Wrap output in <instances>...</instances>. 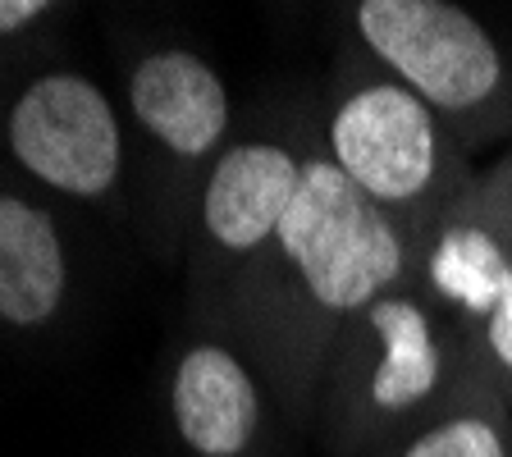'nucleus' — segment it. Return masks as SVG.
I'll use <instances>...</instances> for the list:
<instances>
[{
	"mask_svg": "<svg viewBox=\"0 0 512 457\" xmlns=\"http://www.w3.org/2000/svg\"><path fill=\"white\" fill-rule=\"evenodd\" d=\"M412 266L416 247L407 234L334 170L316 133L288 220L238 279L220 320L247 343L279 407L293 421H311L339 330L380 293L407 284Z\"/></svg>",
	"mask_w": 512,
	"mask_h": 457,
	"instance_id": "nucleus-1",
	"label": "nucleus"
},
{
	"mask_svg": "<svg viewBox=\"0 0 512 457\" xmlns=\"http://www.w3.org/2000/svg\"><path fill=\"white\" fill-rule=\"evenodd\" d=\"M471 366L453 325L407 279L334 339L316 389V430L334 457H380L407 439Z\"/></svg>",
	"mask_w": 512,
	"mask_h": 457,
	"instance_id": "nucleus-2",
	"label": "nucleus"
},
{
	"mask_svg": "<svg viewBox=\"0 0 512 457\" xmlns=\"http://www.w3.org/2000/svg\"><path fill=\"white\" fill-rule=\"evenodd\" d=\"M320 147L412 247L426 243L439 215L476 179L471 151L444 119L366 55L343 60L320 115Z\"/></svg>",
	"mask_w": 512,
	"mask_h": 457,
	"instance_id": "nucleus-3",
	"label": "nucleus"
},
{
	"mask_svg": "<svg viewBox=\"0 0 512 457\" xmlns=\"http://www.w3.org/2000/svg\"><path fill=\"white\" fill-rule=\"evenodd\" d=\"M348 23L357 51L426 101L471 156L503 138L512 147V51L471 10L448 0H362Z\"/></svg>",
	"mask_w": 512,
	"mask_h": 457,
	"instance_id": "nucleus-4",
	"label": "nucleus"
},
{
	"mask_svg": "<svg viewBox=\"0 0 512 457\" xmlns=\"http://www.w3.org/2000/svg\"><path fill=\"white\" fill-rule=\"evenodd\" d=\"M412 284L512 407V151L476 170L416 247Z\"/></svg>",
	"mask_w": 512,
	"mask_h": 457,
	"instance_id": "nucleus-5",
	"label": "nucleus"
},
{
	"mask_svg": "<svg viewBox=\"0 0 512 457\" xmlns=\"http://www.w3.org/2000/svg\"><path fill=\"white\" fill-rule=\"evenodd\" d=\"M0 138L32 183L83 206H119L124 197V115L83 69L55 64L10 96Z\"/></svg>",
	"mask_w": 512,
	"mask_h": 457,
	"instance_id": "nucleus-6",
	"label": "nucleus"
},
{
	"mask_svg": "<svg viewBox=\"0 0 512 457\" xmlns=\"http://www.w3.org/2000/svg\"><path fill=\"white\" fill-rule=\"evenodd\" d=\"M316 133L320 128L247 133L229 142L215 170L206 174L197 211H192V275L215 302V316L224 311L238 279L266 256L279 224L288 220Z\"/></svg>",
	"mask_w": 512,
	"mask_h": 457,
	"instance_id": "nucleus-7",
	"label": "nucleus"
},
{
	"mask_svg": "<svg viewBox=\"0 0 512 457\" xmlns=\"http://www.w3.org/2000/svg\"><path fill=\"white\" fill-rule=\"evenodd\" d=\"M124 106L138 142L197 211V192L229 147L234 101L220 69L192 46H147L128 60Z\"/></svg>",
	"mask_w": 512,
	"mask_h": 457,
	"instance_id": "nucleus-8",
	"label": "nucleus"
},
{
	"mask_svg": "<svg viewBox=\"0 0 512 457\" xmlns=\"http://www.w3.org/2000/svg\"><path fill=\"white\" fill-rule=\"evenodd\" d=\"M170 421L192 457H247L266 426V380L229 334L192 339L170 371Z\"/></svg>",
	"mask_w": 512,
	"mask_h": 457,
	"instance_id": "nucleus-9",
	"label": "nucleus"
},
{
	"mask_svg": "<svg viewBox=\"0 0 512 457\" xmlns=\"http://www.w3.org/2000/svg\"><path fill=\"white\" fill-rule=\"evenodd\" d=\"M69 247L37 197L0 183V330L46 334L69 302Z\"/></svg>",
	"mask_w": 512,
	"mask_h": 457,
	"instance_id": "nucleus-10",
	"label": "nucleus"
},
{
	"mask_svg": "<svg viewBox=\"0 0 512 457\" xmlns=\"http://www.w3.org/2000/svg\"><path fill=\"white\" fill-rule=\"evenodd\" d=\"M384 457H512V407L471 362L453 394Z\"/></svg>",
	"mask_w": 512,
	"mask_h": 457,
	"instance_id": "nucleus-11",
	"label": "nucleus"
},
{
	"mask_svg": "<svg viewBox=\"0 0 512 457\" xmlns=\"http://www.w3.org/2000/svg\"><path fill=\"white\" fill-rule=\"evenodd\" d=\"M55 14H64L51 0H0V42H19L28 32H37L42 23H51Z\"/></svg>",
	"mask_w": 512,
	"mask_h": 457,
	"instance_id": "nucleus-12",
	"label": "nucleus"
},
{
	"mask_svg": "<svg viewBox=\"0 0 512 457\" xmlns=\"http://www.w3.org/2000/svg\"><path fill=\"white\" fill-rule=\"evenodd\" d=\"M508 151H512V147H508Z\"/></svg>",
	"mask_w": 512,
	"mask_h": 457,
	"instance_id": "nucleus-13",
	"label": "nucleus"
}]
</instances>
